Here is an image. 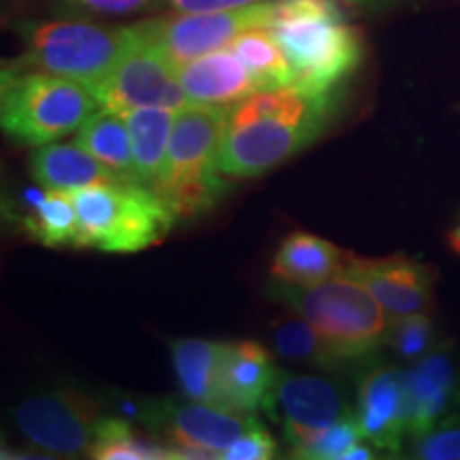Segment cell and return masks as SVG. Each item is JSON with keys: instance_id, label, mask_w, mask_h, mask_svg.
I'll return each mask as SVG.
<instances>
[{"instance_id": "obj_15", "label": "cell", "mask_w": 460, "mask_h": 460, "mask_svg": "<svg viewBox=\"0 0 460 460\" xmlns=\"http://www.w3.org/2000/svg\"><path fill=\"white\" fill-rule=\"evenodd\" d=\"M407 390L410 437L427 433L454 411L460 384V354L452 339H444L433 352L402 369Z\"/></svg>"}, {"instance_id": "obj_26", "label": "cell", "mask_w": 460, "mask_h": 460, "mask_svg": "<svg viewBox=\"0 0 460 460\" xmlns=\"http://www.w3.org/2000/svg\"><path fill=\"white\" fill-rule=\"evenodd\" d=\"M90 456L96 460H175L180 458V452L164 441L156 444L146 435H139L126 418L107 416Z\"/></svg>"}, {"instance_id": "obj_13", "label": "cell", "mask_w": 460, "mask_h": 460, "mask_svg": "<svg viewBox=\"0 0 460 460\" xmlns=\"http://www.w3.org/2000/svg\"><path fill=\"white\" fill-rule=\"evenodd\" d=\"M343 273L354 275L371 290L390 318L430 312L435 305L437 269L407 254L362 258L349 252Z\"/></svg>"}, {"instance_id": "obj_25", "label": "cell", "mask_w": 460, "mask_h": 460, "mask_svg": "<svg viewBox=\"0 0 460 460\" xmlns=\"http://www.w3.org/2000/svg\"><path fill=\"white\" fill-rule=\"evenodd\" d=\"M269 337H271L273 349L281 358L324 371H335L341 367V362L332 354L320 332L296 312L275 320L269 329Z\"/></svg>"}, {"instance_id": "obj_3", "label": "cell", "mask_w": 460, "mask_h": 460, "mask_svg": "<svg viewBox=\"0 0 460 460\" xmlns=\"http://www.w3.org/2000/svg\"><path fill=\"white\" fill-rule=\"evenodd\" d=\"M228 107L190 102L177 111L169 149L154 186L177 220L207 214L226 192L228 177L220 169V147Z\"/></svg>"}, {"instance_id": "obj_21", "label": "cell", "mask_w": 460, "mask_h": 460, "mask_svg": "<svg viewBox=\"0 0 460 460\" xmlns=\"http://www.w3.org/2000/svg\"><path fill=\"white\" fill-rule=\"evenodd\" d=\"M17 217L28 237L45 247H77V209L68 190H28Z\"/></svg>"}, {"instance_id": "obj_22", "label": "cell", "mask_w": 460, "mask_h": 460, "mask_svg": "<svg viewBox=\"0 0 460 460\" xmlns=\"http://www.w3.org/2000/svg\"><path fill=\"white\" fill-rule=\"evenodd\" d=\"M122 115L130 130L137 181L152 190L163 171L177 109L143 107Z\"/></svg>"}, {"instance_id": "obj_28", "label": "cell", "mask_w": 460, "mask_h": 460, "mask_svg": "<svg viewBox=\"0 0 460 460\" xmlns=\"http://www.w3.org/2000/svg\"><path fill=\"white\" fill-rule=\"evenodd\" d=\"M365 441L356 416L343 418L331 427L318 430L305 444L295 447L292 456L309 460H345L354 446Z\"/></svg>"}, {"instance_id": "obj_11", "label": "cell", "mask_w": 460, "mask_h": 460, "mask_svg": "<svg viewBox=\"0 0 460 460\" xmlns=\"http://www.w3.org/2000/svg\"><path fill=\"white\" fill-rule=\"evenodd\" d=\"M92 90L101 107L115 113H128L143 107H166L180 111L190 105L175 66L156 48L141 41L137 32L135 41L111 73Z\"/></svg>"}, {"instance_id": "obj_16", "label": "cell", "mask_w": 460, "mask_h": 460, "mask_svg": "<svg viewBox=\"0 0 460 460\" xmlns=\"http://www.w3.org/2000/svg\"><path fill=\"white\" fill-rule=\"evenodd\" d=\"M190 102L230 107L254 94L261 85L233 49L224 48L190 60L177 68Z\"/></svg>"}, {"instance_id": "obj_31", "label": "cell", "mask_w": 460, "mask_h": 460, "mask_svg": "<svg viewBox=\"0 0 460 460\" xmlns=\"http://www.w3.org/2000/svg\"><path fill=\"white\" fill-rule=\"evenodd\" d=\"M264 3V0H163L160 7H171L177 13H200V11H226L241 9L250 4Z\"/></svg>"}, {"instance_id": "obj_7", "label": "cell", "mask_w": 460, "mask_h": 460, "mask_svg": "<svg viewBox=\"0 0 460 460\" xmlns=\"http://www.w3.org/2000/svg\"><path fill=\"white\" fill-rule=\"evenodd\" d=\"M26 45L20 66L77 79L96 88L135 41L132 26L107 28L90 22H26L17 26Z\"/></svg>"}, {"instance_id": "obj_24", "label": "cell", "mask_w": 460, "mask_h": 460, "mask_svg": "<svg viewBox=\"0 0 460 460\" xmlns=\"http://www.w3.org/2000/svg\"><path fill=\"white\" fill-rule=\"evenodd\" d=\"M250 68L261 90L292 85V66L271 26L250 28L228 45Z\"/></svg>"}, {"instance_id": "obj_5", "label": "cell", "mask_w": 460, "mask_h": 460, "mask_svg": "<svg viewBox=\"0 0 460 460\" xmlns=\"http://www.w3.org/2000/svg\"><path fill=\"white\" fill-rule=\"evenodd\" d=\"M101 109L94 90L77 79L26 66L3 71L0 122L9 137L26 146H49L82 128Z\"/></svg>"}, {"instance_id": "obj_12", "label": "cell", "mask_w": 460, "mask_h": 460, "mask_svg": "<svg viewBox=\"0 0 460 460\" xmlns=\"http://www.w3.org/2000/svg\"><path fill=\"white\" fill-rule=\"evenodd\" d=\"M262 410L284 424V439L295 450L318 430L356 416V405L339 382L312 373L281 371Z\"/></svg>"}, {"instance_id": "obj_14", "label": "cell", "mask_w": 460, "mask_h": 460, "mask_svg": "<svg viewBox=\"0 0 460 460\" xmlns=\"http://www.w3.org/2000/svg\"><path fill=\"white\" fill-rule=\"evenodd\" d=\"M356 420L365 439L379 452L402 456L410 439L402 369L377 362L365 371L356 393Z\"/></svg>"}, {"instance_id": "obj_27", "label": "cell", "mask_w": 460, "mask_h": 460, "mask_svg": "<svg viewBox=\"0 0 460 460\" xmlns=\"http://www.w3.org/2000/svg\"><path fill=\"white\" fill-rule=\"evenodd\" d=\"M441 341L444 339L437 332L435 320L430 318V312L393 318L386 335V348L396 358L407 362V365H413V362L424 358Z\"/></svg>"}, {"instance_id": "obj_20", "label": "cell", "mask_w": 460, "mask_h": 460, "mask_svg": "<svg viewBox=\"0 0 460 460\" xmlns=\"http://www.w3.org/2000/svg\"><path fill=\"white\" fill-rule=\"evenodd\" d=\"M226 343L207 339H175L171 343L177 382L188 401L224 407L222 367Z\"/></svg>"}, {"instance_id": "obj_6", "label": "cell", "mask_w": 460, "mask_h": 460, "mask_svg": "<svg viewBox=\"0 0 460 460\" xmlns=\"http://www.w3.org/2000/svg\"><path fill=\"white\" fill-rule=\"evenodd\" d=\"M77 247L130 254L160 243L175 217L154 190L135 181H102L73 192Z\"/></svg>"}, {"instance_id": "obj_29", "label": "cell", "mask_w": 460, "mask_h": 460, "mask_svg": "<svg viewBox=\"0 0 460 460\" xmlns=\"http://www.w3.org/2000/svg\"><path fill=\"white\" fill-rule=\"evenodd\" d=\"M402 456L418 460H460V413L452 411L427 433L410 437Z\"/></svg>"}, {"instance_id": "obj_19", "label": "cell", "mask_w": 460, "mask_h": 460, "mask_svg": "<svg viewBox=\"0 0 460 460\" xmlns=\"http://www.w3.org/2000/svg\"><path fill=\"white\" fill-rule=\"evenodd\" d=\"M31 172L43 188L68 190V192H77L102 181H122L77 143L41 146L32 154Z\"/></svg>"}, {"instance_id": "obj_10", "label": "cell", "mask_w": 460, "mask_h": 460, "mask_svg": "<svg viewBox=\"0 0 460 460\" xmlns=\"http://www.w3.org/2000/svg\"><path fill=\"white\" fill-rule=\"evenodd\" d=\"M141 420L152 429L154 437L175 447L180 458H222L239 437L262 424L256 413L177 399L156 401L143 407Z\"/></svg>"}, {"instance_id": "obj_8", "label": "cell", "mask_w": 460, "mask_h": 460, "mask_svg": "<svg viewBox=\"0 0 460 460\" xmlns=\"http://www.w3.org/2000/svg\"><path fill=\"white\" fill-rule=\"evenodd\" d=\"M275 0L250 4L241 9L200 11V13H177L135 24L137 37L156 48L175 66L228 48L239 34L250 28L271 26Z\"/></svg>"}, {"instance_id": "obj_2", "label": "cell", "mask_w": 460, "mask_h": 460, "mask_svg": "<svg viewBox=\"0 0 460 460\" xmlns=\"http://www.w3.org/2000/svg\"><path fill=\"white\" fill-rule=\"evenodd\" d=\"M271 31L292 66V85L315 94H332L365 54L339 0H275Z\"/></svg>"}, {"instance_id": "obj_34", "label": "cell", "mask_w": 460, "mask_h": 460, "mask_svg": "<svg viewBox=\"0 0 460 460\" xmlns=\"http://www.w3.org/2000/svg\"><path fill=\"white\" fill-rule=\"evenodd\" d=\"M454 411L460 413V384H458V390H456V402H454Z\"/></svg>"}, {"instance_id": "obj_32", "label": "cell", "mask_w": 460, "mask_h": 460, "mask_svg": "<svg viewBox=\"0 0 460 460\" xmlns=\"http://www.w3.org/2000/svg\"><path fill=\"white\" fill-rule=\"evenodd\" d=\"M73 3L88 7L92 11H101V13H135V11H143L149 7H160L163 0H73Z\"/></svg>"}, {"instance_id": "obj_17", "label": "cell", "mask_w": 460, "mask_h": 460, "mask_svg": "<svg viewBox=\"0 0 460 460\" xmlns=\"http://www.w3.org/2000/svg\"><path fill=\"white\" fill-rule=\"evenodd\" d=\"M279 367L271 352L256 341L226 343L222 367L224 407L256 413L278 379Z\"/></svg>"}, {"instance_id": "obj_4", "label": "cell", "mask_w": 460, "mask_h": 460, "mask_svg": "<svg viewBox=\"0 0 460 460\" xmlns=\"http://www.w3.org/2000/svg\"><path fill=\"white\" fill-rule=\"evenodd\" d=\"M275 284V296L320 332L341 365L365 362L386 348L393 318L354 275L339 273L315 286Z\"/></svg>"}, {"instance_id": "obj_1", "label": "cell", "mask_w": 460, "mask_h": 460, "mask_svg": "<svg viewBox=\"0 0 460 460\" xmlns=\"http://www.w3.org/2000/svg\"><path fill=\"white\" fill-rule=\"evenodd\" d=\"M331 115V94L296 85L258 90L228 107L220 169L228 180H250L275 169L314 143Z\"/></svg>"}, {"instance_id": "obj_23", "label": "cell", "mask_w": 460, "mask_h": 460, "mask_svg": "<svg viewBox=\"0 0 460 460\" xmlns=\"http://www.w3.org/2000/svg\"><path fill=\"white\" fill-rule=\"evenodd\" d=\"M77 146L90 152L96 160H101L107 169H111L122 181H137L135 152L128 124L122 113L111 109H96L77 132Z\"/></svg>"}, {"instance_id": "obj_9", "label": "cell", "mask_w": 460, "mask_h": 460, "mask_svg": "<svg viewBox=\"0 0 460 460\" xmlns=\"http://www.w3.org/2000/svg\"><path fill=\"white\" fill-rule=\"evenodd\" d=\"M20 433L51 456H90L107 416L101 402L77 388H56L28 396L15 407Z\"/></svg>"}, {"instance_id": "obj_18", "label": "cell", "mask_w": 460, "mask_h": 460, "mask_svg": "<svg viewBox=\"0 0 460 460\" xmlns=\"http://www.w3.org/2000/svg\"><path fill=\"white\" fill-rule=\"evenodd\" d=\"M349 252L305 230H295L279 243L271 275L288 286H315L335 278L348 267Z\"/></svg>"}, {"instance_id": "obj_33", "label": "cell", "mask_w": 460, "mask_h": 460, "mask_svg": "<svg viewBox=\"0 0 460 460\" xmlns=\"http://www.w3.org/2000/svg\"><path fill=\"white\" fill-rule=\"evenodd\" d=\"M446 239H447V247H450V252L460 256V216H458V220L454 222V226L447 230Z\"/></svg>"}, {"instance_id": "obj_30", "label": "cell", "mask_w": 460, "mask_h": 460, "mask_svg": "<svg viewBox=\"0 0 460 460\" xmlns=\"http://www.w3.org/2000/svg\"><path fill=\"white\" fill-rule=\"evenodd\" d=\"M275 456H278V441L262 424L247 430L222 454L224 460H269Z\"/></svg>"}]
</instances>
